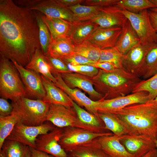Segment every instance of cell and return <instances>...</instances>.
<instances>
[{"label":"cell","instance_id":"1","mask_svg":"<svg viewBox=\"0 0 157 157\" xmlns=\"http://www.w3.org/2000/svg\"><path fill=\"white\" fill-rule=\"evenodd\" d=\"M41 49L35 12L0 0V54L23 67Z\"/></svg>","mask_w":157,"mask_h":157},{"label":"cell","instance_id":"2","mask_svg":"<svg viewBox=\"0 0 157 157\" xmlns=\"http://www.w3.org/2000/svg\"><path fill=\"white\" fill-rule=\"evenodd\" d=\"M128 133L157 139V105L153 100L132 104L114 112Z\"/></svg>","mask_w":157,"mask_h":157},{"label":"cell","instance_id":"3","mask_svg":"<svg viewBox=\"0 0 157 157\" xmlns=\"http://www.w3.org/2000/svg\"><path fill=\"white\" fill-rule=\"evenodd\" d=\"M97 74L89 77L104 99H109L132 93L135 87L142 81L124 69L116 68L108 71L99 69Z\"/></svg>","mask_w":157,"mask_h":157},{"label":"cell","instance_id":"4","mask_svg":"<svg viewBox=\"0 0 157 157\" xmlns=\"http://www.w3.org/2000/svg\"><path fill=\"white\" fill-rule=\"evenodd\" d=\"M19 74L13 63L0 54V95L16 102L27 94Z\"/></svg>","mask_w":157,"mask_h":157},{"label":"cell","instance_id":"5","mask_svg":"<svg viewBox=\"0 0 157 157\" xmlns=\"http://www.w3.org/2000/svg\"><path fill=\"white\" fill-rule=\"evenodd\" d=\"M15 103L21 116L19 122L29 126L42 125L46 121L50 104L42 99H32L26 97Z\"/></svg>","mask_w":157,"mask_h":157},{"label":"cell","instance_id":"6","mask_svg":"<svg viewBox=\"0 0 157 157\" xmlns=\"http://www.w3.org/2000/svg\"><path fill=\"white\" fill-rule=\"evenodd\" d=\"M15 2L19 6L39 12L49 17L60 19L71 22H74L69 9L60 5L56 0H18Z\"/></svg>","mask_w":157,"mask_h":157},{"label":"cell","instance_id":"7","mask_svg":"<svg viewBox=\"0 0 157 157\" xmlns=\"http://www.w3.org/2000/svg\"><path fill=\"white\" fill-rule=\"evenodd\" d=\"M46 121L59 128L76 127L100 133L82 123L73 107L69 108L61 105L50 104Z\"/></svg>","mask_w":157,"mask_h":157},{"label":"cell","instance_id":"8","mask_svg":"<svg viewBox=\"0 0 157 157\" xmlns=\"http://www.w3.org/2000/svg\"><path fill=\"white\" fill-rule=\"evenodd\" d=\"M112 132L98 133L72 127L63 128L58 142L66 152L74 148L90 142L99 137L113 134Z\"/></svg>","mask_w":157,"mask_h":157},{"label":"cell","instance_id":"9","mask_svg":"<svg viewBox=\"0 0 157 157\" xmlns=\"http://www.w3.org/2000/svg\"><path fill=\"white\" fill-rule=\"evenodd\" d=\"M122 12L130 22L143 44L157 43V32L153 27L149 18L148 9L138 13H134L122 9Z\"/></svg>","mask_w":157,"mask_h":157},{"label":"cell","instance_id":"10","mask_svg":"<svg viewBox=\"0 0 157 157\" xmlns=\"http://www.w3.org/2000/svg\"><path fill=\"white\" fill-rule=\"evenodd\" d=\"M157 46V43L146 44L139 43L133 47L123 55L122 62L124 69L139 77L145 72V60L148 52Z\"/></svg>","mask_w":157,"mask_h":157},{"label":"cell","instance_id":"11","mask_svg":"<svg viewBox=\"0 0 157 157\" xmlns=\"http://www.w3.org/2000/svg\"><path fill=\"white\" fill-rule=\"evenodd\" d=\"M52 123H45L38 126H29L19 122L6 140L16 141L36 149L35 142L40 135L47 133L56 128Z\"/></svg>","mask_w":157,"mask_h":157},{"label":"cell","instance_id":"12","mask_svg":"<svg viewBox=\"0 0 157 157\" xmlns=\"http://www.w3.org/2000/svg\"><path fill=\"white\" fill-rule=\"evenodd\" d=\"M148 92L140 91L113 99L98 100V111L113 113L128 106L142 103L149 100Z\"/></svg>","mask_w":157,"mask_h":157},{"label":"cell","instance_id":"13","mask_svg":"<svg viewBox=\"0 0 157 157\" xmlns=\"http://www.w3.org/2000/svg\"><path fill=\"white\" fill-rule=\"evenodd\" d=\"M16 67L24 87L27 95L42 100L46 95L40 76L34 71L24 68L15 61H12Z\"/></svg>","mask_w":157,"mask_h":157},{"label":"cell","instance_id":"14","mask_svg":"<svg viewBox=\"0 0 157 157\" xmlns=\"http://www.w3.org/2000/svg\"><path fill=\"white\" fill-rule=\"evenodd\" d=\"M119 138L127 150L135 157H142L156 148V140L145 135L127 133Z\"/></svg>","mask_w":157,"mask_h":157},{"label":"cell","instance_id":"15","mask_svg":"<svg viewBox=\"0 0 157 157\" xmlns=\"http://www.w3.org/2000/svg\"><path fill=\"white\" fill-rule=\"evenodd\" d=\"M62 128L56 127L48 133L39 135L35 142L36 149L55 157H67V152L58 141Z\"/></svg>","mask_w":157,"mask_h":157},{"label":"cell","instance_id":"16","mask_svg":"<svg viewBox=\"0 0 157 157\" xmlns=\"http://www.w3.org/2000/svg\"><path fill=\"white\" fill-rule=\"evenodd\" d=\"M122 9L114 5L102 7L99 13L91 20L99 27H122L127 20Z\"/></svg>","mask_w":157,"mask_h":157},{"label":"cell","instance_id":"17","mask_svg":"<svg viewBox=\"0 0 157 157\" xmlns=\"http://www.w3.org/2000/svg\"><path fill=\"white\" fill-rule=\"evenodd\" d=\"M56 80L55 84L63 90L79 106L84 107L89 112L98 116L97 109L98 101H94L88 97L84 93L76 88H71L64 81L60 74H52Z\"/></svg>","mask_w":157,"mask_h":157},{"label":"cell","instance_id":"18","mask_svg":"<svg viewBox=\"0 0 157 157\" xmlns=\"http://www.w3.org/2000/svg\"><path fill=\"white\" fill-rule=\"evenodd\" d=\"M60 74L65 83L69 87L80 88L93 98L99 100L104 99V95L94 89L92 82L89 77L74 72Z\"/></svg>","mask_w":157,"mask_h":157},{"label":"cell","instance_id":"19","mask_svg":"<svg viewBox=\"0 0 157 157\" xmlns=\"http://www.w3.org/2000/svg\"><path fill=\"white\" fill-rule=\"evenodd\" d=\"M99 146L108 157H135L120 142L119 137L114 134L97 138Z\"/></svg>","mask_w":157,"mask_h":157},{"label":"cell","instance_id":"20","mask_svg":"<svg viewBox=\"0 0 157 157\" xmlns=\"http://www.w3.org/2000/svg\"><path fill=\"white\" fill-rule=\"evenodd\" d=\"M41 76L46 92L42 100L51 104L60 105L67 108L73 107L72 99L54 83L41 75Z\"/></svg>","mask_w":157,"mask_h":157},{"label":"cell","instance_id":"21","mask_svg":"<svg viewBox=\"0 0 157 157\" xmlns=\"http://www.w3.org/2000/svg\"><path fill=\"white\" fill-rule=\"evenodd\" d=\"M122 28L114 27L103 28L99 27L88 40L98 45L101 49L114 47L118 39Z\"/></svg>","mask_w":157,"mask_h":157},{"label":"cell","instance_id":"22","mask_svg":"<svg viewBox=\"0 0 157 157\" xmlns=\"http://www.w3.org/2000/svg\"><path fill=\"white\" fill-rule=\"evenodd\" d=\"M99 27L91 20L74 21L72 23L69 37L75 45L88 40Z\"/></svg>","mask_w":157,"mask_h":157},{"label":"cell","instance_id":"23","mask_svg":"<svg viewBox=\"0 0 157 157\" xmlns=\"http://www.w3.org/2000/svg\"><path fill=\"white\" fill-rule=\"evenodd\" d=\"M122 28L121 33L114 47L123 55L140 42L128 19Z\"/></svg>","mask_w":157,"mask_h":157},{"label":"cell","instance_id":"24","mask_svg":"<svg viewBox=\"0 0 157 157\" xmlns=\"http://www.w3.org/2000/svg\"><path fill=\"white\" fill-rule=\"evenodd\" d=\"M25 68L40 73L55 83L56 80L51 72V68L41 49H37Z\"/></svg>","mask_w":157,"mask_h":157},{"label":"cell","instance_id":"25","mask_svg":"<svg viewBox=\"0 0 157 157\" xmlns=\"http://www.w3.org/2000/svg\"><path fill=\"white\" fill-rule=\"evenodd\" d=\"M40 14L48 28L51 40L69 37L72 22L60 19L49 17L41 13Z\"/></svg>","mask_w":157,"mask_h":157},{"label":"cell","instance_id":"26","mask_svg":"<svg viewBox=\"0 0 157 157\" xmlns=\"http://www.w3.org/2000/svg\"><path fill=\"white\" fill-rule=\"evenodd\" d=\"M12 104L13 107L12 113L6 116H0V151L7 137L21 120V115L16 104L13 102Z\"/></svg>","mask_w":157,"mask_h":157},{"label":"cell","instance_id":"27","mask_svg":"<svg viewBox=\"0 0 157 157\" xmlns=\"http://www.w3.org/2000/svg\"><path fill=\"white\" fill-rule=\"evenodd\" d=\"M75 45L69 37L51 40L47 53L61 58L74 53Z\"/></svg>","mask_w":157,"mask_h":157},{"label":"cell","instance_id":"28","mask_svg":"<svg viewBox=\"0 0 157 157\" xmlns=\"http://www.w3.org/2000/svg\"><path fill=\"white\" fill-rule=\"evenodd\" d=\"M97 138L74 148L69 152L70 156L72 157H108L101 149Z\"/></svg>","mask_w":157,"mask_h":157},{"label":"cell","instance_id":"29","mask_svg":"<svg viewBox=\"0 0 157 157\" xmlns=\"http://www.w3.org/2000/svg\"><path fill=\"white\" fill-rule=\"evenodd\" d=\"M73 107L81 121L99 132H104V126L99 117L83 108L72 100Z\"/></svg>","mask_w":157,"mask_h":157},{"label":"cell","instance_id":"30","mask_svg":"<svg viewBox=\"0 0 157 157\" xmlns=\"http://www.w3.org/2000/svg\"><path fill=\"white\" fill-rule=\"evenodd\" d=\"M102 8L78 4L67 8L72 13L74 22L91 20L99 13Z\"/></svg>","mask_w":157,"mask_h":157},{"label":"cell","instance_id":"31","mask_svg":"<svg viewBox=\"0 0 157 157\" xmlns=\"http://www.w3.org/2000/svg\"><path fill=\"white\" fill-rule=\"evenodd\" d=\"M98 112L99 117L104 124L105 129L110 131L113 134L119 137L128 133L125 127L114 113L107 112Z\"/></svg>","mask_w":157,"mask_h":157},{"label":"cell","instance_id":"32","mask_svg":"<svg viewBox=\"0 0 157 157\" xmlns=\"http://www.w3.org/2000/svg\"><path fill=\"white\" fill-rule=\"evenodd\" d=\"M1 149L6 157H31L30 147L16 141L6 140Z\"/></svg>","mask_w":157,"mask_h":157},{"label":"cell","instance_id":"33","mask_svg":"<svg viewBox=\"0 0 157 157\" xmlns=\"http://www.w3.org/2000/svg\"><path fill=\"white\" fill-rule=\"evenodd\" d=\"M101 50L98 45L88 40L75 45L74 53L96 62L99 60Z\"/></svg>","mask_w":157,"mask_h":157},{"label":"cell","instance_id":"34","mask_svg":"<svg viewBox=\"0 0 157 157\" xmlns=\"http://www.w3.org/2000/svg\"><path fill=\"white\" fill-rule=\"evenodd\" d=\"M113 5L136 14L145 9L156 8L150 0H118Z\"/></svg>","mask_w":157,"mask_h":157},{"label":"cell","instance_id":"35","mask_svg":"<svg viewBox=\"0 0 157 157\" xmlns=\"http://www.w3.org/2000/svg\"><path fill=\"white\" fill-rule=\"evenodd\" d=\"M35 12L39 28L41 50L44 54H46L47 53L51 42V35L47 26L41 17L40 13L36 11Z\"/></svg>","mask_w":157,"mask_h":157},{"label":"cell","instance_id":"36","mask_svg":"<svg viewBox=\"0 0 157 157\" xmlns=\"http://www.w3.org/2000/svg\"><path fill=\"white\" fill-rule=\"evenodd\" d=\"M123 56L115 47L106 48L101 49L98 62H108L117 67L124 69L122 62Z\"/></svg>","mask_w":157,"mask_h":157},{"label":"cell","instance_id":"37","mask_svg":"<svg viewBox=\"0 0 157 157\" xmlns=\"http://www.w3.org/2000/svg\"><path fill=\"white\" fill-rule=\"evenodd\" d=\"M145 91L148 93L150 100L157 96V73L151 77L142 80L134 88L132 93Z\"/></svg>","mask_w":157,"mask_h":157},{"label":"cell","instance_id":"38","mask_svg":"<svg viewBox=\"0 0 157 157\" xmlns=\"http://www.w3.org/2000/svg\"><path fill=\"white\" fill-rule=\"evenodd\" d=\"M157 73V46L148 53L145 60V72L142 77L148 79Z\"/></svg>","mask_w":157,"mask_h":157},{"label":"cell","instance_id":"39","mask_svg":"<svg viewBox=\"0 0 157 157\" xmlns=\"http://www.w3.org/2000/svg\"><path fill=\"white\" fill-rule=\"evenodd\" d=\"M65 63L71 72L78 73L88 77H92L95 76L99 72V69L92 65L74 66L69 63Z\"/></svg>","mask_w":157,"mask_h":157},{"label":"cell","instance_id":"40","mask_svg":"<svg viewBox=\"0 0 157 157\" xmlns=\"http://www.w3.org/2000/svg\"><path fill=\"white\" fill-rule=\"evenodd\" d=\"M44 55L51 66L52 74L72 72L69 71L64 62L60 58L52 56L48 53Z\"/></svg>","mask_w":157,"mask_h":157},{"label":"cell","instance_id":"41","mask_svg":"<svg viewBox=\"0 0 157 157\" xmlns=\"http://www.w3.org/2000/svg\"><path fill=\"white\" fill-rule=\"evenodd\" d=\"M60 58L65 63H69L74 66L81 65H93L95 63H97L75 53Z\"/></svg>","mask_w":157,"mask_h":157},{"label":"cell","instance_id":"42","mask_svg":"<svg viewBox=\"0 0 157 157\" xmlns=\"http://www.w3.org/2000/svg\"><path fill=\"white\" fill-rule=\"evenodd\" d=\"M118 0H84L82 5L104 7L113 5Z\"/></svg>","mask_w":157,"mask_h":157},{"label":"cell","instance_id":"43","mask_svg":"<svg viewBox=\"0 0 157 157\" xmlns=\"http://www.w3.org/2000/svg\"><path fill=\"white\" fill-rule=\"evenodd\" d=\"M13 107L7 99L3 98H0V116L4 117L10 115L12 112Z\"/></svg>","mask_w":157,"mask_h":157},{"label":"cell","instance_id":"44","mask_svg":"<svg viewBox=\"0 0 157 157\" xmlns=\"http://www.w3.org/2000/svg\"><path fill=\"white\" fill-rule=\"evenodd\" d=\"M92 66L98 69L108 71H113L118 68L112 64L106 62H97Z\"/></svg>","mask_w":157,"mask_h":157},{"label":"cell","instance_id":"45","mask_svg":"<svg viewBox=\"0 0 157 157\" xmlns=\"http://www.w3.org/2000/svg\"><path fill=\"white\" fill-rule=\"evenodd\" d=\"M56 1L62 6L67 8L77 4H81L84 0H56Z\"/></svg>","mask_w":157,"mask_h":157},{"label":"cell","instance_id":"46","mask_svg":"<svg viewBox=\"0 0 157 157\" xmlns=\"http://www.w3.org/2000/svg\"><path fill=\"white\" fill-rule=\"evenodd\" d=\"M30 147L31 157H55L44 151L34 148Z\"/></svg>","mask_w":157,"mask_h":157},{"label":"cell","instance_id":"47","mask_svg":"<svg viewBox=\"0 0 157 157\" xmlns=\"http://www.w3.org/2000/svg\"><path fill=\"white\" fill-rule=\"evenodd\" d=\"M148 12L151 25L154 30L157 32V11L148 9Z\"/></svg>","mask_w":157,"mask_h":157},{"label":"cell","instance_id":"48","mask_svg":"<svg viewBox=\"0 0 157 157\" xmlns=\"http://www.w3.org/2000/svg\"><path fill=\"white\" fill-rule=\"evenodd\" d=\"M142 157H157L156 149L155 148L151 150Z\"/></svg>","mask_w":157,"mask_h":157},{"label":"cell","instance_id":"49","mask_svg":"<svg viewBox=\"0 0 157 157\" xmlns=\"http://www.w3.org/2000/svg\"><path fill=\"white\" fill-rule=\"evenodd\" d=\"M0 157H6L5 152L2 149L0 151Z\"/></svg>","mask_w":157,"mask_h":157},{"label":"cell","instance_id":"50","mask_svg":"<svg viewBox=\"0 0 157 157\" xmlns=\"http://www.w3.org/2000/svg\"><path fill=\"white\" fill-rule=\"evenodd\" d=\"M150 1L154 4L156 6V8H157V0H150Z\"/></svg>","mask_w":157,"mask_h":157},{"label":"cell","instance_id":"51","mask_svg":"<svg viewBox=\"0 0 157 157\" xmlns=\"http://www.w3.org/2000/svg\"><path fill=\"white\" fill-rule=\"evenodd\" d=\"M149 10H151L152 11H157V8H150L149 9Z\"/></svg>","mask_w":157,"mask_h":157},{"label":"cell","instance_id":"52","mask_svg":"<svg viewBox=\"0 0 157 157\" xmlns=\"http://www.w3.org/2000/svg\"><path fill=\"white\" fill-rule=\"evenodd\" d=\"M155 103L157 105V96L156 97V98L153 100Z\"/></svg>","mask_w":157,"mask_h":157},{"label":"cell","instance_id":"53","mask_svg":"<svg viewBox=\"0 0 157 157\" xmlns=\"http://www.w3.org/2000/svg\"><path fill=\"white\" fill-rule=\"evenodd\" d=\"M155 142V144H156V149L157 153V139L156 140Z\"/></svg>","mask_w":157,"mask_h":157},{"label":"cell","instance_id":"54","mask_svg":"<svg viewBox=\"0 0 157 157\" xmlns=\"http://www.w3.org/2000/svg\"><path fill=\"white\" fill-rule=\"evenodd\" d=\"M67 157H72V156H68Z\"/></svg>","mask_w":157,"mask_h":157}]
</instances>
